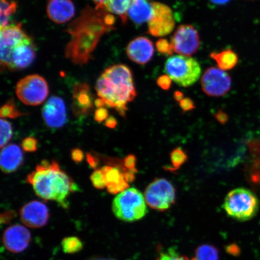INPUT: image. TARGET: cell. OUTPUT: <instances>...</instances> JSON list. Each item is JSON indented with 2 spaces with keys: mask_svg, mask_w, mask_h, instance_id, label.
Here are the masks:
<instances>
[{
  "mask_svg": "<svg viewBox=\"0 0 260 260\" xmlns=\"http://www.w3.org/2000/svg\"><path fill=\"white\" fill-rule=\"evenodd\" d=\"M152 15L148 23V31L152 37H164L174 30L175 21L173 12L168 6L152 2Z\"/></svg>",
  "mask_w": 260,
  "mask_h": 260,
  "instance_id": "cell-9",
  "label": "cell"
},
{
  "mask_svg": "<svg viewBox=\"0 0 260 260\" xmlns=\"http://www.w3.org/2000/svg\"><path fill=\"white\" fill-rule=\"evenodd\" d=\"M20 216L26 226L39 229L46 225L50 213L46 205L40 201H32L21 208Z\"/></svg>",
  "mask_w": 260,
  "mask_h": 260,
  "instance_id": "cell-14",
  "label": "cell"
},
{
  "mask_svg": "<svg viewBox=\"0 0 260 260\" xmlns=\"http://www.w3.org/2000/svg\"><path fill=\"white\" fill-rule=\"evenodd\" d=\"M172 165L174 168H178L187 160V156L180 148L174 149L171 154Z\"/></svg>",
  "mask_w": 260,
  "mask_h": 260,
  "instance_id": "cell-30",
  "label": "cell"
},
{
  "mask_svg": "<svg viewBox=\"0 0 260 260\" xmlns=\"http://www.w3.org/2000/svg\"><path fill=\"white\" fill-rule=\"evenodd\" d=\"M112 210L117 218L126 222L144 218L148 211L144 194L134 187L117 195L113 201Z\"/></svg>",
  "mask_w": 260,
  "mask_h": 260,
  "instance_id": "cell-5",
  "label": "cell"
},
{
  "mask_svg": "<svg viewBox=\"0 0 260 260\" xmlns=\"http://www.w3.org/2000/svg\"><path fill=\"white\" fill-rule=\"evenodd\" d=\"M117 123L118 122H117L116 119L113 116L109 117L108 119L105 121V125L107 127L112 129L116 127Z\"/></svg>",
  "mask_w": 260,
  "mask_h": 260,
  "instance_id": "cell-42",
  "label": "cell"
},
{
  "mask_svg": "<svg viewBox=\"0 0 260 260\" xmlns=\"http://www.w3.org/2000/svg\"><path fill=\"white\" fill-rule=\"evenodd\" d=\"M172 81L168 75H165V76H161L158 78L157 84L162 89L168 90L171 86Z\"/></svg>",
  "mask_w": 260,
  "mask_h": 260,
  "instance_id": "cell-36",
  "label": "cell"
},
{
  "mask_svg": "<svg viewBox=\"0 0 260 260\" xmlns=\"http://www.w3.org/2000/svg\"><path fill=\"white\" fill-rule=\"evenodd\" d=\"M210 57L215 60L219 69L224 71L233 70L239 61V57L232 49H227L220 52H213Z\"/></svg>",
  "mask_w": 260,
  "mask_h": 260,
  "instance_id": "cell-23",
  "label": "cell"
},
{
  "mask_svg": "<svg viewBox=\"0 0 260 260\" xmlns=\"http://www.w3.org/2000/svg\"><path fill=\"white\" fill-rule=\"evenodd\" d=\"M201 87L204 92L211 97L225 95L232 87V80L229 74L218 67H210L201 77Z\"/></svg>",
  "mask_w": 260,
  "mask_h": 260,
  "instance_id": "cell-11",
  "label": "cell"
},
{
  "mask_svg": "<svg viewBox=\"0 0 260 260\" xmlns=\"http://www.w3.org/2000/svg\"><path fill=\"white\" fill-rule=\"evenodd\" d=\"M48 18L55 23H66L74 17L75 6L71 0H47Z\"/></svg>",
  "mask_w": 260,
  "mask_h": 260,
  "instance_id": "cell-19",
  "label": "cell"
},
{
  "mask_svg": "<svg viewBox=\"0 0 260 260\" xmlns=\"http://www.w3.org/2000/svg\"><path fill=\"white\" fill-rule=\"evenodd\" d=\"M24 155L20 148L15 144L3 148L1 152V169L5 174L14 172L23 164Z\"/></svg>",
  "mask_w": 260,
  "mask_h": 260,
  "instance_id": "cell-21",
  "label": "cell"
},
{
  "mask_svg": "<svg viewBox=\"0 0 260 260\" xmlns=\"http://www.w3.org/2000/svg\"><path fill=\"white\" fill-rule=\"evenodd\" d=\"M90 180L93 186L98 189H103L106 187V184L104 178L102 170H96L93 172L90 176Z\"/></svg>",
  "mask_w": 260,
  "mask_h": 260,
  "instance_id": "cell-32",
  "label": "cell"
},
{
  "mask_svg": "<svg viewBox=\"0 0 260 260\" xmlns=\"http://www.w3.org/2000/svg\"><path fill=\"white\" fill-rule=\"evenodd\" d=\"M13 136V129L11 123L3 118L1 119V142L0 146L3 148L7 146Z\"/></svg>",
  "mask_w": 260,
  "mask_h": 260,
  "instance_id": "cell-29",
  "label": "cell"
},
{
  "mask_svg": "<svg viewBox=\"0 0 260 260\" xmlns=\"http://www.w3.org/2000/svg\"><path fill=\"white\" fill-rule=\"evenodd\" d=\"M31 241V234L23 226L12 225L5 231L3 242L5 248L13 253H20L27 248Z\"/></svg>",
  "mask_w": 260,
  "mask_h": 260,
  "instance_id": "cell-15",
  "label": "cell"
},
{
  "mask_svg": "<svg viewBox=\"0 0 260 260\" xmlns=\"http://www.w3.org/2000/svg\"><path fill=\"white\" fill-rule=\"evenodd\" d=\"M71 158L77 164H79L82 162L84 159L83 152L79 148L73 149L71 151Z\"/></svg>",
  "mask_w": 260,
  "mask_h": 260,
  "instance_id": "cell-39",
  "label": "cell"
},
{
  "mask_svg": "<svg viewBox=\"0 0 260 260\" xmlns=\"http://www.w3.org/2000/svg\"><path fill=\"white\" fill-rule=\"evenodd\" d=\"M156 48L159 53L166 55V56H171L174 53L171 44L165 39H160L156 42Z\"/></svg>",
  "mask_w": 260,
  "mask_h": 260,
  "instance_id": "cell-31",
  "label": "cell"
},
{
  "mask_svg": "<svg viewBox=\"0 0 260 260\" xmlns=\"http://www.w3.org/2000/svg\"><path fill=\"white\" fill-rule=\"evenodd\" d=\"M126 52L129 59L133 62L145 64L153 57L154 47L153 43L148 38L139 37L129 42Z\"/></svg>",
  "mask_w": 260,
  "mask_h": 260,
  "instance_id": "cell-17",
  "label": "cell"
},
{
  "mask_svg": "<svg viewBox=\"0 0 260 260\" xmlns=\"http://www.w3.org/2000/svg\"><path fill=\"white\" fill-rule=\"evenodd\" d=\"M218 250L213 246L204 245L198 247L192 260H219Z\"/></svg>",
  "mask_w": 260,
  "mask_h": 260,
  "instance_id": "cell-26",
  "label": "cell"
},
{
  "mask_svg": "<svg viewBox=\"0 0 260 260\" xmlns=\"http://www.w3.org/2000/svg\"><path fill=\"white\" fill-rule=\"evenodd\" d=\"M95 3V8L99 9H106L105 6L108 0H92Z\"/></svg>",
  "mask_w": 260,
  "mask_h": 260,
  "instance_id": "cell-43",
  "label": "cell"
},
{
  "mask_svg": "<svg viewBox=\"0 0 260 260\" xmlns=\"http://www.w3.org/2000/svg\"><path fill=\"white\" fill-rule=\"evenodd\" d=\"M23 115L24 113L19 112L14 101L12 100L6 103L5 105L2 106L1 110H0V115H1L2 118H9L15 119Z\"/></svg>",
  "mask_w": 260,
  "mask_h": 260,
  "instance_id": "cell-28",
  "label": "cell"
},
{
  "mask_svg": "<svg viewBox=\"0 0 260 260\" xmlns=\"http://www.w3.org/2000/svg\"><path fill=\"white\" fill-rule=\"evenodd\" d=\"M90 260H115L112 259H108V258H94L90 259Z\"/></svg>",
  "mask_w": 260,
  "mask_h": 260,
  "instance_id": "cell-47",
  "label": "cell"
},
{
  "mask_svg": "<svg viewBox=\"0 0 260 260\" xmlns=\"http://www.w3.org/2000/svg\"><path fill=\"white\" fill-rule=\"evenodd\" d=\"M36 56L37 51L35 44L31 39L28 37L14 48L9 70L17 71L25 69L34 62Z\"/></svg>",
  "mask_w": 260,
  "mask_h": 260,
  "instance_id": "cell-18",
  "label": "cell"
},
{
  "mask_svg": "<svg viewBox=\"0 0 260 260\" xmlns=\"http://www.w3.org/2000/svg\"><path fill=\"white\" fill-rule=\"evenodd\" d=\"M16 94L24 105L37 106L47 99L49 87L44 77L38 74H32L18 81L16 86Z\"/></svg>",
  "mask_w": 260,
  "mask_h": 260,
  "instance_id": "cell-7",
  "label": "cell"
},
{
  "mask_svg": "<svg viewBox=\"0 0 260 260\" xmlns=\"http://www.w3.org/2000/svg\"><path fill=\"white\" fill-rule=\"evenodd\" d=\"M63 251L67 253H74L83 249V243L77 237H68L61 242Z\"/></svg>",
  "mask_w": 260,
  "mask_h": 260,
  "instance_id": "cell-27",
  "label": "cell"
},
{
  "mask_svg": "<svg viewBox=\"0 0 260 260\" xmlns=\"http://www.w3.org/2000/svg\"><path fill=\"white\" fill-rule=\"evenodd\" d=\"M158 260H189L186 256L178 254L174 251L160 253Z\"/></svg>",
  "mask_w": 260,
  "mask_h": 260,
  "instance_id": "cell-34",
  "label": "cell"
},
{
  "mask_svg": "<svg viewBox=\"0 0 260 260\" xmlns=\"http://www.w3.org/2000/svg\"><path fill=\"white\" fill-rule=\"evenodd\" d=\"M136 159L134 155L126 156L123 161V166L126 170L129 171L136 170Z\"/></svg>",
  "mask_w": 260,
  "mask_h": 260,
  "instance_id": "cell-37",
  "label": "cell"
},
{
  "mask_svg": "<svg viewBox=\"0 0 260 260\" xmlns=\"http://www.w3.org/2000/svg\"><path fill=\"white\" fill-rule=\"evenodd\" d=\"M42 115L48 127H62L67 121L66 106L63 100L56 96L50 98L42 109Z\"/></svg>",
  "mask_w": 260,
  "mask_h": 260,
  "instance_id": "cell-13",
  "label": "cell"
},
{
  "mask_svg": "<svg viewBox=\"0 0 260 260\" xmlns=\"http://www.w3.org/2000/svg\"><path fill=\"white\" fill-rule=\"evenodd\" d=\"M17 9V4L15 2L9 0H0V25L1 28L9 25V22L11 16L15 14Z\"/></svg>",
  "mask_w": 260,
  "mask_h": 260,
  "instance_id": "cell-25",
  "label": "cell"
},
{
  "mask_svg": "<svg viewBox=\"0 0 260 260\" xmlns=\"http://www.w3.org/2000/svg\"><path fill=\"white\" fill-rule=\"evenodd\" d=\"M22 28L21 24L9 25L1 28L0 44H1V68L9 69L11 63L13 51L18 45L28 38Z\"/></svg>",
  "mask_w": 260,
  "mask_h": 260,
  "instance_id": "cell-12",
  "label": "cell"
},
{
  "mask_svg": "<svg viewBox=\"0 0 260 260\" xmlns=\"http://www.w3.org/2000/svg\"><path fill=\"white\" fill-rule=\"evenodd\" d=\"M180 106L182 110L184 112L190 111L194 108L193 101L188 98H184L180 102Z\"/></svg>",
  "mask_w": 260,
  "mask_h": 260,
  "instance_id": "cell-38",
  "label": "cell"
},
{
  "mask_svg": "<svg viewBox=\"0 0 260 260\" xmlns=\"http://www.w3.org/2000/svg\"><path fill=\"white\" fill-rule=\"evenodd\" d=\"M217 118L219 121H220L221 122H223L226 121V115H225V113L220 112L218 114H217Z\"/></svg>",
  "mask_w": 260,
  "mask_h": 260,
  "instance_id": "cell-45",
  "label": "cell"
},
{
  "mask_svg": "<svg viewBox=\"0 0 260 260\" xmlns=\"http://www.w3.org/2000/svg\"><path fill=\"white\" fill-rule=\"evenodd\" d=\"M165 71L178 85L187 87L193 85L199 80L201 68L193 58L179 54L168 58Z\"/></svg>",
  "mask_w": 260,
  "mask_h": 260,
  "instance_id": "cell-6",
  "label": "cell"
},
{
  "mask_svg": "<svg viewBox=\"0 0 260 260\" xmlns=\"http://www.w3.org/2000/svg\"><path fill=\"white\" fill-rule=\"evenodd\" d=\"M171 44L175 53L190 57L200 47L199 32L193 25H181L172 36Z\"/></svg>",
  "mask_w": 260,
  "mask_h": 260,
  "instance_id": "cell-10",
  "label": "cell"
},
{
  "mask_svg": "<svg viewBox=\"0 0 260 260\" xmlns=\"http://www.w3.org/2000/svg\"><path fill=\"white\" fill-rule=\"evenodd\" d=\"M101 170L105 178L107 190L110 193H120L129 188V184L124 177L125 171H123L119 167L105 166Z\"/></svg>",
  "mask_w": 260,
  "mask_h": 260,
  "instance_id": "cell-20",
  "label": "cell"
},
{
  "mask_svg": "<svg viewBox=\"0 0 260 260\" xmlns=\"http://www.w3.org/2000/svg\"><path fill=\"white\" fill-rule=\"evenodd\" d=\"M250 1H252V0H250Z\"/></svg>",
  "mask_w": 260,
  "mask_h": 260,
  "instance_id": "cell-48",
  "label": "cell"
},
{
  "mask_svg": "<svg viewBox=\"0 0 260 260\" xmlns=\"http://www.w3.org/2000/svg\"><path fill=\"white\" fill-rule=\"evenodd\" d=\"M86 159L90 168L96 169L99 165V159L92 154H86Z\"/></svg>",
  "mask_w": 260,
  "mask_h": 260,
  "instance_id": "cell-41",
  "label": "cell"
},
{
  "mask_svg": "<svg viewBox=\"0 0 260 260\" xmlns=\"http://www.w3.org/2000/svg\"><path fill=\"white\" fill-rule=\"evenodd\" d=\"M222 208L228 215L233 219L245 222L252 219L257 214L259 201L251 190L239 187L227 194Z\"/></svg>",
  "mask_w": 260,
  "mask_h": 260,
  "instance_id": "cell-4",
  "label": "cell"
},
{
  "mask_svg": "<svg viewBox=\"0 0 260 260\" xmlns=\"http://www.w3.org/2000/svg\"><path fill=\"white\" fill-rule=\"evenodd\" d=\"M90 87L86 83L75 84L73 89L72 109L75 115L83 118L89 115L95 103Z\"/></svg>",
  "mask_w": 260,
  "mask_h": 260,
  "instance_id": "cell-16",
  "label": "cell"
},
{
  "mask_svg": "<svg viewBox=\"0 0 260 260\" xmlns=\"http://www.w3.org/2000/svg\"><path fill=\"white\" fill-rule=\"evenodd\" d=\"M152 2L148 0H132L128 16L136 25L148 22L152 15Z\"/></svg>",
  "mask_w": 260,
  "mask_h": 260,
  "instance_id": "cell-22",
  "label": "cell"
},
{
  "mask_svg": "<svg viewBox=\"0 0 260 260\" xmlns=\"http://www.w3.org/2000/svg\"><path fill=\"white\" fill-rule=\"evenodd\" d=\"M148 206L155 210H167L174 204L176 191L171 183L165 178H157L149 184L145 191Z\"/></svg>",
  "mask_w": 260,
  "mask_h": 260,
  "instance_id": "cell-8",
  "label": "cell"
},
{
  "mask_svg": "<svg viewBox=\"0 0 260 260\" xmlns=\"http://www.w3.org/2000/svg\"><path fill=\"white\" fill-rule=\"evenodd\" d=\"M16 216L14 211H6L3 213L1 215V223H9L11 221L15 218Z\"/></svg>",
  "mask_w": 260,
  "mask_h": 260,
  "instance_id": "cell-40",
  "label": "cell"
},
{
  "mask_svg": "<svg viewBox=\"0 0 260 260\" xmlns=\"http://www.w3.org/2000/svg\"><path fill=\"white\" fill-rule=\"evenodd\" d=\"M209 1L214 5L222 6L227 4L230 0H209Z\"/></svg>",
  "mask_w": 260,
  "mask_h": 260,
  "instance_id": "cell-44",
  "label": "cell"
},
{
  "mask_svg": "<svg viewBox=\"0 0 260 260\" xmlns=\"http://www.w3.org/2000/svg\"><path fill=\"white\" fill-rule=\"evenodd\" d=\"M175 99L178 102H180L182 100L184 99L183 94L179 91H176V92L174 94Z\"/></svg>",
  "mask_w": 260,
  "mask_h": 260,
  "instance_id": "cell-46",
  "label": "cell"
},
{
  "mask_svg": "<svg viewBox=\"0 0 260 260\" xmlns=\"http://www.w3.org/2000/svg\"><path fill=\"white\" fill-rule=\"evenodd\" d=\"M27 181L38 197L45 201H56L64 208L68 207L70 193L77 189L71 178L55 161H42L28 175Z\"/></svg>",
  "mask_w": 260,
  "mask_h": 260,
  "instance_id": "cell-3",
  "label": "cell"
},
{
  "mask_svg": "<svg viewBox=\"0 0 260 260\" xmlns=\"http://www.w3.org/2000/svg\"><path fill=\"white\" fill-rule=\"evenodd\" d=\"M95 89L106 106L115 109L122 116H125L128 104L137 94L132 71L122 64L107 68L97 80Z\"/></svg>",
  "mask_w": 260,
  "mask_h": 260,
  "instance_id": "cell-2",
  "label": "cell"
},
{
  "mask_svg": "<svg viewBox=\"0 0 260 260\" xmlns=\"http://www.w3.org/2000/svg\"><path fill=\"white\" fill-rule=\"evenodd\" d=\"M132 0H108L105 8L110 14L118 15L123 24L128 20V12Z\"/></svg>",
  "mask_w": 260,
  "mask_h": 260,
  "instance_id": "cell-24",
  "label": "cell"
},
{
  "mask_svg": "<svg viewBox=\"0 0 260 260\" xmlns=\"http://www.w3.org/2000/svg\"><path fill=\"white\" fill-rule=\"evenodd\" d=\"M21 146L22 149L26 152H35L38 149V141L35 138H26L22 141Z\"/></svg>",
  "mask_w": 260,
  "mask_h": 260,
  "instance_id": "cell-33",
  "label": "cell"
},
{
  "mask_svg": "<svg viewBox=\"0 0 260 260\" xmlns=\"http://www.w3.org/2000/svg\"><path fill=\"white\" fill-rule=\"evenodd\" d=\"M109 112L105 107L98 108L94 113V119L97 122H103L108 119Z\"/></svg>",
  "mask_w": 260,
  "mask_h": 260,
  "instance_id": "cell-35",
  "label": "cell"
},
{
  "mask_svg": "<svg viewBox=\"0 0 260 260\" xmlns=\"http://www.w3.org/2000/svg\"><path fill=\"white\" fill-rule=\"evenodd\" d=\"M115 18L106 9L91 8L81 11L79 17L68 26L71 40L65 49V56L74 64H86L91 58L101 38L114 30Z\"/></svg>",
  "mask_w": 260,
  "mask_h": 260,
  "instance_id": "cell-1",
  "label": "cell"
}]
</instances>
